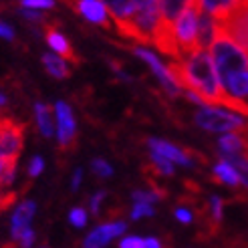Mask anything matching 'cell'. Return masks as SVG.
I'll return each mask as SVG.
<instances>
[{"label":"cell","mask_w":248,"mask_h":248,"mask_svg":"<svg viewBox=\"0 0 248 248\" xmlns=\"http://www.w3.org/2000/svg\"><path fill=\"white\" fill-rule=\"evenodd\" d=\"M41 61H43L46 73H48V75H53L55 79H67V77H71V69H69L65 59L46 53V55L41 57Z\"/></svg>","instance_id":"cell-20"},{"label":"cell","mask_w":248,"mask_h":248,"mask_svg":"<svg viewBox=\"0 0 248 248\" xmlns=\"http://www.w3.org/2000/svg\"><path fill=\"white\" fill-rule=\"evenodd\" d=\"M157 2H159V16L170 22H176V18L186 8L196 4V0H157Z\"/></svg>","instance_id":"cell-18"},{"label":"cell","mask_w":248,"mask_h":248,"mask_svg":"<svg viewBox=\"0 0 248 248\" xmlns=\"http://www.w3.org/2000/svg\"><path fill=\"white\" fill-rule=\"evenodd\" d=\"M16 162L18 159H10L0 155V188L10 186L15 182V173H16Z\"/></svg>","instance_id":"cell-24"},{"label":"cell","mask_w":248,"mask_h":248,"mask_svg":"<svg viewBox=\"0 0 248 248\" xmlns=\"http://www.w3.org/2000/svg\"><path fill=\"white\" fill-rule=\"evenodd\" d=\"M147 145H150V150L154 152H159L162 155H166L168 159H171L173 164H180V166H194L192 157H190V152H182L178 150L176 145H171L170 141H164V140H157V138H150L147 140Z\"/></svg>","instance_id":"cell-13"},{"label":"cell","mask_w":248,"mask_h":248,"mask_svg":"<svg viewBox=\"0 0 248 248\" xmlns=\"http://www.w3.org/2000/svg\"><path fill=\"white\" fill-rule=\"evenodd\" d=\"M214 180L218 184L232 186V188H238V186H240L238 171L234 170V166L228 162V159H224V157H222L218 164H214Z\"/></svg>","instance_id":"cell-17"},{"label":"cell","mask_w":248,"mask_h":248,"mask_svg":"<svg viewBox=\"0 0 248 248\" xmlns=\"http://www.w3.org/2000/svg\"><path fill=\"white\" fill-rule=\"evenodd\" d=\"M34 117H36V127L45 135V138H53L55 133V123H53V109L45 103L34 105Z\"/></svg>","instance_id":"cell-19"},{"label":"cell","mask_w":248,"mask_h":248,"mask_svg":"<svg viewBox=\"0 0 248 248\" xmlns=\"http://www.w3.org/2000/svg\"><path fill=\"white\" fill-rule=\"evenodd\" d=\"M131 198H133V202H150V204H154V202H157V200H162L154 190H150V192H141V190H138V192H133L131 194Z\"/></svg>","instance_id":"cell-33"},{"label":"cell","mask_w":248,"mask_h":248,"mask_svg":"<svg viewBox=\"0 0 248 248\" xmlns=\"http://www.w3.org/2000/svg\"><path fill=\"white\" fill-rule=\"evenodd\" d=\"M154 214V208L150 202H135L133 210H131V218L133 220H140L143 216H152Z\"/></svg>","instance_id":"cell-30"},{"label":"cell","mask_w":248,"mask_h":248,"mask_svg":"<svg viewBox=\"0 0 248 248\" xmlns=\"http://www.w3.org/2000/svg\"><path fill=\"white\" fill-rule=\"evenodd\" d=\"M45 36H46L48 46H51L55 53H59L65 61H71V63H79V57L75 55V51H73L71 43H69L57 29H51V27H48V29L45 31Z\"/></svg>","instance_id":"cell-14"},{"label":"cell","mask_w":248,"mask_h":248,"mask_svg":"<svg viewBox=\"0 0 248 248\" xmlns=\"http://www.w3.org/2000/svg\"><path fill=\"white\" fill-rule=\"evenodd\" d=\"M0 36H2V39H8V41H15V31H12L8 24L0 22Z\"/></svg>","instance_id":"cell-39"},{"label":"cell","mask_w":248,"mask_h":248,"mask_svg":"<svg viewBox=\"0 0 248 248\" xmlns=\"http://www.w3.org/2000/svg\"><path fill=\"white\" fill-rule=\"evenodd\" d=\"M91 170H93V173L97 178H111L113 176V168H111L105 159H101V157H97V159H93L91 162Z\"/></svg>","instance_id":"cell-28"},{"label":"cell","mask_w":248,"mask_h":248,"mask_svg":"<svg viewBox=\"0 0 248 248\" xmlns=\"http://www.w3.org/2000/svg\"><path fill=\"white\" fill-rule=\"evenodd\" d=\"M125 222H109V224H103V226H97L89 236L83 240V246L87 248H97V246H105L113 240L115 236H121L125 232Z\"/></svg>","instance_id":"cell-11"},{"label":"cell","mask_w":248,"mask_h":248,"mask_svg":"<svg viewBox=\"0 0 248 248\" xmlns=\"http://www.w3.org/2000/svg\"><path fill=\"white\" fill-rule=\"evenodd\" d=\"M246 101H248V99H246Z\"/></svg>","instance_id":"cell-43"},{"label":"cell","mask_w":248,"mask_h":248,"mask_svg":"<svg viewBox=\"0 0 248 248\" xmlns=\"http://www.w3.org/2000/svg\"><path fill=\"white\" fill-rule=\"evenodd\" d=\"M20 15L31 20V22H46V15H43V12H39V8H29V6H24L20 10Z\"/></svg>","instance_id":"cell-32"},{"label":"cell","mask_w":248,"mask_h":248,"mask_svg":"<svg viewBox=\"0 0 248 248\" xmlns=\"http://www.w3.org/2000/svg\"><path fill=\"white\" fill-rule=\"evenodd\" d=\"M222 206H224V202H222V198H218V196H214L212 200H210V228L212 230L222 220Z\"/></svg>","instance_id":"cell-27"},{"label":"cell","mask_w":248,"mask_h":248,"mask_svg":"<svg viewBox=\"0 0 248 248\" xmlns=\"http://www.w3.org/2000/svg\"><path fill=\"white\" fill-rule=\"evenodd\" d=\"M238 135L242 138V141H244V145H246V150H248V123H246V125L238 131Z\"/></svg>","instance_id":"cell-41"},{"label":"cell","mask_w":248,"mask_h":248,"mask_svg":"<svg viewBox=\"0 0 248 248\" xmlns=\"http://www.w3.org/2000/svg\"><path fill=\"white\" fill-rule=\"evenodd\" d=\"M222 89H224V93L228 97L242 99V101H246V99H248V69L236 73V75H232L228 79V83L222 87Z\"/></svg>","instance_id":"cell-16"},{"label":"cell","mask_w":248,"mask_h":248,"mask_svg":"<svg viewBox=\"0 0 248 248\" xmlns=\"http://www.w3.org/2000/svg\"><path fill=\"white\" fill-rule=\"evenodd\" d=\"M216 20V27L248 53V0H236Z\"/></svg>","instance_id":"cell-4"},{"label":"cell","mask_w":248,"mask_h":248,"mask_svg":"<svg viewBox=\"0 0 248 248\" xmlns=\"http://www.w3.org/2000/svg\"><path fill=\"white\" fill-rule=\"evenodd\" d=\"M24 6L29 8H53L55 6V0H22Z\"/></svg>","instance_id":"cell-36"},{"label":"cell","mask_w":248,"mask_h":248,"mask_svg":"<svg viewBox=\"0 0 248 248\" xmlns=\"http://www.w3.org/2000/svg\"><path fill=\"white\" fill-rule=\"evenodd\" d=\"M210 53H212V63L222 87L228 83L232 75L248 69V53L220 29L216 31L214 41L210 45Z\"/></svg>","instance_id":"cell-3"},{"label":"cell","mask_w":248,"mask_h":248,"mask_svg":"<svg viewBox=\"0 0 248 248\" xmlns=\"http://www.w3.org/2000/svg\"><path fill=\"white\" fill-rule=\"evenodd\" d=\"M133 53H135V57H140L141 61H145V63L152 67V71L155 73V77L159 79V83H162V87L166 89V93L170 97H178L182 93V87H178V83L173 81V77L170 75V71L164 67V63L150 51V48L138 46V48H133Z\"/></svg>","instance_id":"cell-10"},{"label":"cell","mask_w":248,"mask_h":248,"mask_svg":"<svg viewBox=\"0 0 248 248\" xmlns=\"http://www.w3.org/2000/svg\"><path fill=\"white\" fill-rule=\"evenodd\" d=\"M194 123L206 131H234V133H238L246 125V121L234 111L226 113V111H218L214 107H204L196 111Z\"/></svg>","instance_id":"cell-5"},{"label":"cell","mask_w":248,"mask_h":248,"mask_svg":"<svg viewBox=\"0 0 248 248\" xmlns=\"http://www.w3.org/2000/svg\"><path fill=\"white\" fill-rule=\"evenodd\" d=\"M234 166V170L238 171L240 176V184H244V188H248V154L244 155H230V157H224Z\"/></svg>","instance_id":"cell-26"},{"label":"cell","mask_w":248,"mask_h":248,"mask_svg":"<svg viewBox=\"0 0 248 248\" xmlns=\"http://www.w3.org/2000/svg\"><path fill=\"white\" fill-rule=\"evenodd\" d=\"M55 115H57V140L61 150H69L77 141V123L73 117V111L65 101H57L55 105Z\"/></svg>","instance_id":"cell-8"},{"label":"cell","mask_w":248,"mask_h":248,"mask_svg":"<svg viewBox=\"0 0 248 248\" xmlns=\"http://www.w3.org/2000/svg\"><path fill=\"white\" fill-rule=\"evenodd\" d=\"M150 173H152V178L173 176V162L168 159L166 155H162L159 152L152 150V154H150Z\"/></svg>","instance_id":"cell-21"},{"label":"cell","mask_w":248,"mask_h":248,"mask_svg":"<svg viewBox=\"0 0 248 248\" xmlns=\"http://www.w3.org/2000/svg\"><path fill=\"white\" fill-rule=\"evenodd\" d=\"M121 36L152 45L159 20L157 0H101Z\"/></svg>","instance_id":"cell-2"},{"label":"cell","mask_w":248,"mask_h":248,"mask_svg":"<svg viewBox=\"0 0 248 248\" xmlns=\"http://www.w3.org/2000/svg\"><path fill=\"white\" fill-rule=\"evenodd\" d=\"M218 152L222 154V157L244 155V154H248L242 138H240V135H236L234 131H228L226 135H222V138L218 140Z\"/></svg>","instance_id":"cell-15"},{"label":"cell","mask_w":248,"mask_h":248,"mask_svg":"<svg viewBox=\"0 0 248 248\" xmlns=\"http://www.w3.org/2000/svg\"><path fill=\"white\" fill-rule=\"evenodd\" d=\"M105 194H107V192H97V194L91 198V212H93V216L101 214V204H103V200H105Z\"/></svg>","instance_id":"cell-34"},{"label":"cell","mask_w":248,"mask_h":248,"mask_svg":"<svg viewBox=\"0 0 248 248\" xmlns=\"http://www.w3.org/2000/svg\"><path fill=\"white\" fill-rule=\"evenodd\" d=\"M176 218L182 222V224H192V220H194V216H192V212L188 208H184V206H180V208H176Z\"/></svg>","instance_id":"cell-37"},{"label":"cell","mask_w":248,"mask_h":248,"mask_svg":"<svg viewBox=\"0 0 248 248\" xmlns=\"http://www.w3.org/2000/svg\"><path fill=\"white\" fill-rule=\"evenodd\" d=\"M81 180H83V170H77L75 173H73V184H71V188H73V190H79Z\"/></svg>","instance_id":"cell-40"},{"label":"cell","mask_w":248,"mask_h":248,"mask_svg":"<svg viewBox=\"0 0 248 248\" xmlns=\"http://www.w3.org/2000/svg\"><path fill=\"white\" fill-rule=\"evenodd\" d=\"M24 143V125L18 121L4 117L0 119V155L18 159Z\"/></svg>","instance_id":"cell-7"},{"label":"cell","mask_w":248,"mask_h":248,"mask_svg":"<svg viewBox=\"0 0 248 248\" xmlns=\"http://www.w3.org/2000/svg\"><path fill=\"white\" fill-rule=\"evenodd\" d=\"M63 2L73 8L79 16H83L85 20H89L97 27H103V29H111V16H109V10L107 6L101 2V0H63Z\"/></svg>","instance_id":"cell-9"},{"label":"cell","mask_w":248,"mask_h":248,"mask_svg":"<svg viewBox=\"0 0 248 248\" xmlns=\"http://www.w3.org/2000/svg\"><path fill=\"white\" fill-rule=\"evenodd\" d=\"M12 238L22 246H31L34 242V232H32L31 226H24V228H18V230H12Z\"/></svg>","instance_id":"cell-29"},{"label":"cell","mask_w":248,"mask_h":248,"mask_svg":"<svg viewBox=\"0 0 248 248\" xmlns=\"http://www.w3.org/2000/svg\"><path fill=\"white\" fill-rule=\"evenodd\" d=\"M69 222L75 228H83L87 224V212H85V208H73L71 214H69Z\"/></svg>","instance_id":"cell-31"},{"label":"cell","mask_w":248,"mask_h":248,"mask_svg":"<svg viewBox=\"0 0 248 248\" xmlns=\"http://www.w3.org/2000/svg\"><path fill=\"white\" fill-rule=\"evenodd\" d=\"M36 212V204L27 200V202H22L18 208H16V212L12 214V230H18V228H24V226H29L31 224V220Z\"/></svg>","instance_id":"cell-22"},{"label":"cell","mask_w":248,"mask_h":248,"mask_svg":"<svg viewBox=\"0 0 248 248\" xmlns=\"http://www.w3.org/2000/svg\"><path fill=\"white\" fill-rule=\"evenodd\" d=\"M15 202H16V194L15 192H6V194L0 192V212L6 210L8 206H12Z\"/></svg>","instance_id":"cell-38"},{"label":"cell","mask_w":248,"mask_h":248,"mask_svg":"<svg viewBox=\"0 0 248 248\" xmlns=\"http://www.w3.org/2000/svg\"><path fill=\"white\" fill-rule=\"evenodd\" d=\"M202 12H208L214 18H220L224 12L236 2V0H196Z\"/></svg>","instance_id":"cell-23"},{"label":"cell","mask_w":248,"mask_h":248,"mask_svg":"<svg viewBox=\"0 0 248 248\" xmlns=\"http://www.w3.org/2000/svg\"><path fill=\"white\" fill-rule=\"evenodd\" d=\"M168 71L173 81L178 83V87L200 95L206 105H224L234 113L248 115V101L232 99L224 93L216 75L212 57L204 48H196L182 61H173V63H170Z\"/></svg>","instance_id":"cell-1"},{"label":"cell","mask_w":248,"mask_h":248,"mask_svg":"<svg viewBox=\"0 0 248 248\" xmlns=\"http://www.w3.org/2000/svg\"><path fill=\"white\" fill-rule=\"evenodd\" d=\"M123 248H159L162 242L157 238H140V236H127L119 242Z\"/></svg>","instance_id":"cell-25"},{"label":"cell","mask_w":248,"mask_h":248,"mask_svg":"<svg viewBox=\"0 0 248 248\" xmlns=\"http://www.w3.org/2000/svg\"><path fill=\"white\" fill-rule=\"evenodd\" d=\"M43 168H45L43 157H32L31 164H29V176H31V178H36V176H39V173L43 171Z\"/></svg>","instance_id":"cell-35"},{"label":"cell","mask_w":248,"mask_h":248,"mask_svg":"<svg viewBox=\"0 0 248 248\" xmlns=\"http://www.w3.org/2000/svg\"><path fill=\"white\" fill-rule=\"evenodd\" d=\"M216 20L212 15H208V12H202L198 15V27H196V48H210L212 45L214 36H216Z\"/></svg>","instance_id":"cell-12"},{"label":"cell","mask_w":248,"mask_h":248,"mask_svg":"<svg viewBox=\"0 0 248 248\" xmlns=\"http://www.w3.org/2000/svg\"><path fill=\"white\" fill-rule=\"evenodd\" d=\"M198 15H200V6L192 4L186 8L182 15L173 22V34H176V43L180 48L182 59L188 57L192 51H196V27H198ZM180 59V61H182Z\"/></svg>","instance_id":"cell-6"},{"label":"cell","mask_w":248,"mask_h":248,"mask_svg":"<svg viewBox=\"0 0 248 248\" xmlns=\"http://www.w3.org/2000/svg\"><path fill=\"white\" fill-rule=\"evenodd\" d=\"M0 105H6V97L2 93H0Z\"/></svg>","instance_id":"cell-42"}]
</instances>
